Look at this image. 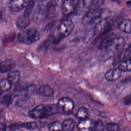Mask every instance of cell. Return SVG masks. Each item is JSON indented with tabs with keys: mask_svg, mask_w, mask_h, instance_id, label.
<instances>
[{
	"mask_svg": "<svg viewBox=\"0 0 131 131\" xmlns=\"http://www.w3.org/2000/svg\"><path fill=\"white\" fill-rule=\"evenodd\" d=\"M125 44V41L123 37H115L108 46L100 54L99 60L105 61L112 57H115L123 50Z\"/></svg>",
	"mask_w": 131,
	"mask_h": 131,
	"instance_id": "cell-1",
	"label": "cell"
},
{
	"mask_svg": "<svg viewBox=\"0 0 131 131\" xmlns=\"http://www.w3.org/2000/svg\"><path fill=\"white\" fill-rule=\"evenodd\" d=\"M60 109L55 104H39L29 111V115L34 119H44L59 112Z\"/></svg>",
	"mask_w": 131,
	"mask_h": 131,
	"instance_id": "cell-2",
	"label": "cell"
},
{
	"mask_svg": "<svg viewBox=\"0 0 131 131\" xmlns=\"http://www.w3.org/2000/svg\"><path fill=\"white\" fill-rule=\"evenodd\" d=\"M74 28V25L73 21L70 19L62 20L59 25L57 31L56 36L53 37V42L57 43L66 37L69 36Z\"/></svg>",
	"mask_w": 131,
	"mask_h": 131,
	"instance_id": "cell-3",
	"label": "cell"
},
{
	"mask_svg": "<svg viewBox=\"0 0 131 131\" xmlns=\"http://www.w3.org/2000/svg\"><path fill=\"white\" fill-rule=\"evenodd\" d=\"M40 38V33L35 28H31L25 31L19 33L17 36L19 42L24 44H32Z\"/></svg>",
	"mask_w": 131,
	"mask_h": 131,
	"instance_id": "cell-4",
	"label": "cell"
},
{
	"mask_svg": "<svg viewBox=\"0 0 131 131\" xmlns=\"http://www.w3.org/2000/svg\"><path fill=\"white\" fill-rule=\"evenodd\" d=\"M57 105L60 110L69 113L73 111L75 104L73 100L69 97H62L58 99Z\"/></svg>",
	"mask_w": 131,
	"mask_h": 131,
	"instance_id": "cell-5",
	"label": "cell"
},
{
	"mask_svg": "<svg viewBox=\"0 0 131 131\" xmlns=\"http://www.w3.org/2000/svg\"><path fill=\"white\" fill-rule=\"evenodd\" d=\"M110 28V25L106 21V19H101L97 23L92 30L93 35H97L101 36L107 33Z\"/></svg>",
	"mask_w": 131,
	"mask_h": 131,
	"instance_id": "cell-6",
	"label": "cell"
},
{
	"mask_svg": "<svg viewBox=\"0 0 131 131\" xmlns=\"http://www.w3.org/2000/svg\"><path fill=\"white\" fill-rule=\"evenodd\" d=\"M46 1L39 2L40 4L38 5V7L36 8L33 15L34 20L36 21H40L43 19L47 15V13L49 9V6L47 3H46Z\"/></svg>",
	"mask_w": 131,
	"mask_h": 131,
	"instance_id": "cell-7",
	"label": "cell"
},
{
	"mask_svg": "<svg viewBox=\"0 0 131 131\" xmlns=\"http://www.w3.org/2000/svg\"><path fill=\"white\" fill-rule=\"evenodd\" d=\"M93 0H78L77 2L74 12L76 15L86 14L89 10Z\"/></svg>",
	"mask_w": 131,
	"mask_h": 131,
	"instance_id": "cell-8",
	"label": "cell"
},
{
	"mask_svg": "<svg viewBox=\"0 0 131 131\" xmlns=\"http://www.w3.org/2000/svg\"><path fill=\"white\" fill-rule=\"evenodd\" d=\"M101 19L100 9L96 10H89L84 16L83 18V23L85 25L90 24L94 21Z\"/></svg>",
	"mask_w": 131,
	"mask_h": 131,
	"instance_id": "cell-9",
	"label": "cell"
},
{
	"mask_svg": "<svg viewBox=\"0 0 131 131\" xmlns=\"http://www.w3.org/2000/svg\"><path fill=\"white\" fill-rule=\"evenodd\" d=\"M31 0H10L9 3V9L13 12H17L26 8Z\"/></svg>",
	"mask_w": 131,
	"mask_h": 131,
	"instance_id": "cell-10",
	"label": "cell"
},
{
	"mask_svg": "<svg viewBox=\"0 0 131 131\" xmlns=\"http://www.w3.org/2000/svg\"><path fill=\"white\" fill-rule=\"evenodd\" d=\"M77 2L76 0H64L62 4V12L68 16L74 12Z\"/></svg>",
	"mask_w": 131,
	"mask_h": 131,
	"instance_id": "cell-11",
	"label": "cell"
},
{
	"mask_svg": "<svg viewBox=\"0 0 131 131\" xmlns=\"http://www.w3.org/2000/svg\"><path fill=\"white\" fill-rule=\"evenodd\" d=\"M131 52L127 48L123 49L121 52L114 57V59L113 61V64L114 66L120 64L123 61L129 59L131 56Z\"/></svg>",
	"mask_w": 131,
	"mask_h": 131,
	"instance_id": "cell-12",
	"label": "cell"
},
{
	"mask_svg": "<svg viewBox=\"0 0 131 131\" xmlns=\"http://www.w3.org/2000/svg\"><path fill=\"white\" fill-rule=\"evenodd\" d=\"M94 123L89 118L80 120L77 124L78 131H92Z\"/></svg>",
	"mask_w": 131,
	"mask_h": 131,
	"instance_id": "cell-13",
	"label": "cell"
},
{
	"mask_svg": "<svg viewBox=\"0 0 131 131\" xmlns=\"http://www.w3.org/2000/svg\"><path fill=\"white\" fill-rule=\"evenodd\" d=\"M122 71L118 68L110 69L106 72L104 77L106 80L108 81H115L121 77Z\"/></svg>",
	"mask_w": 131,
	"mask_h": 131,
	"instance_id": "cell-14",
	"label": "cell"
},
{
	"mask_svg": "<svg viewBox=\"0 0 131 131\" xmlns=\"http://www.w3.org/2000/svg\"><path fill=\"white\" fill-rule=\"evenodd\" d=\"M15 66V61L11 59H5L0 62V73L10 72Z\"/></svg>",
	"mask_w": 131,
	"mask_h": 131,
	"instance_id": "cell-15",
	"label": "cell"
},
{
	"mask_svg": "<svg viewBox=\"0 0 131 131\" xmlns=\"http://www.w3.org/2000/svg\"><path fill=\"white\" fill-rule=\"evenodd\" d=\"M29 101V98L26 95H17L12 98L11 103L18 107H23Z\"/></svg>",
	"mask_w": 131,
	"mask_h": 131,
	"instance_id": "cell-16",
	"label": "cell"
},
{
	"mask_svg": "<svg viewBox=\"0 0 131 131\" xmlns=\"http://www.w3.org/2000/svg\"><path fill=\"white\" fill-rule=\"evenodd\" d=\"M37 93L41 96L51 97L53 96L54 92L53 89L49 85L43 84L41 85L37 90Z\"/></svg>",
	"mask_w": 131,
	"mask_h": 131,
	"instance_id": "cell-17",
	"label": "cell"
},
{
	"mask_svg": "<svg viewBox=\"0 0 131 131\" xmlns=\"http://www.w3.org/2000/svg\"><path fill=\"white\" fill-rule=\"evenodd\" d=\"M7 78L12 85L18 83L20 80V73L18 70H12L9 72Z\"/></svg>",
	"mask_w": 131,
	"mask_h": 131,
	"instance_id": "cell-18",
	"label": "cell"
},
{
	"mask_svg": "<svg viewBox=\"0 0 131 131\" xmlns=\"http://www.w3.org/2000/svg\"><path fill=\"white\" fill-rule=\"evenodd\" d=\"M119 30L125 33H131V19H124L118 25Z\"/></svg>",
	"mask_w": 131,
	"mask_h": 131,
	"instance_id": "cell-19",
	"label": "cell"
},
{
	"mask_svg": "<svg viewBox=\"0 0 131 131\" xmlns=\"http://www.w3.org/2000/svg\"><path fill=\"white\" fill-rule=\"evenodd\" d=\"M62 131H73L75 126V122L72 119H66L62 123Z\"/></svg>",
	"mask_w": 131,
	"mask_h": 131,
	"instance_id": "cell-20",
	"label": "cell"
},
{
	"mask_svg": "<svg viewBox=\"0 0 131 131\" xmlns=\"http://www.w3.org/2000/svg\"><path fill=\"white\" fill-rule=\"evenodd\" d=\"M115 37L113 34H111L105 36L103 38V39L101 40L100 43L99 44L98 49L100 50H104Z\"/></svg>",
	"mask_w": 131,
	"mask_h": 131,
	"instance_id": "cell-21",
	"label": "cell"
},
{
	"mask_svg": "<svg viewBox=\"0 0 131 131\" xmlns=\"http://www.w3.org/2000/svg\"><path fill=\"white\" fill-rule=\"evenodd\" d=\"M30 23V20L28 17L21 16L19 17L16 21V25L17 27L20 29H25L27 27Z\"/></svg>",
	"mask_w": 131,
	"mask_h": 131,
	"instance_id": "cell-22",
	"label": "cell"
},
{
	"mask_svg": "<svg viewBox=\"0 0 131 131\" xmlns=\"http://www.w3.org/2000/svg\"><path fill=\"white\" fill-rule=\"evenodd\" d=\"M76 116L77 118L79 119L80 120H82V119L88 118V109L84 106L79 107L76 112Z\"/></svg>",
	"mask_w": 131,
	"mask_h": 131,
	"instance_id": "cell-23",
	"label": "cell"
},
{
	"mask_svg": "<svg viewBox=\"0 0 131 131\" xmlns=\"http://www.w3.org/2000/svg\"><path fill=\"white\" fill-rule=\"evenodd\" d=\"M118 68L122 72L131 71V60L129 58L119 64Z\"/></svg>",
	"mask_w": 131,
	"mask_h": 131,
	"instance_id": "cell-24",
	"label": "cell"
},
{
	"mask_svg": "<svg viewBox=\"0 0 131 131\" xmlns=\"http://www.w3.org/2000/svg\"><path fill=\"white\" fill-rule=\"evenodd\" d=\"M49 131H62V123L59 121H55L51 123L48 126Z\"/></svg>",
	"mask_w": 131,
	"mask_h": 131,
	"instance_id": "cell-25",
	"label": "cell"
},
{
	"mask_svg": "<svg viewBox=\"0 0 131 131\" xmlns=\"http://www.w3.org/2000/svg\"><path fill=\"white\" fill-rule=\"evenodd\" d=\"M11 83L7 78H3L0 80V90L2 92H6L11 88Z\"/></svg>",
	"mask_w": 131,
	"mask_h": 131,
	"instance_id": "cell-26",
	"label": "cell"
},
{
	"mask_svg": "<svg viewBox=\"0 0 131 131\" xmlns=\"http://www.w3.org/2000/svg\"><path fill=\"white\" fill-rule=\"evenodd\" d=\"M18 126H19L20 127H23L29 130H34L37 128V124L35 121H31L18 124Z\"/></svg>",
	"mask_w": 131,
	"mask_h": 131,
	"instance_id": "cell-27",
	"label": "cell"
},
{
	"mask_svg": "<svg viewBox=\"0 0 131 131\" xmlns=\"http://www.w3.org/2000/svg\"><path fill=\"white\" fill-rule=\"evenodd\" d=\"M34 5H35V3L34 1L31 0L25 8V10L24 11L23 16L25 17H29V16L30 15V14H31V13L32 12V10L34 9Z\"/></svg>",
	"mask_w": 131,
	"mask_h": 131,
	"instance_id": "cell-28",
	"label": "cell"
},
{
	"mask_svg": "<svg viewBox=\"0 0 131 131\" xmlns=\"http://www.w3.org/2000/svg\"><path fill=\"white\" fill-rule=\"evenodd\" d=\"M105 126L100 120H97L94 124L92 131H104Z\"/></svg>",
	"mask_w": 131,
	"mask_h": 131,
	"instance_id": "cell-29",
	"label": "cell"
},
{
	"mask_svg": "<svg viewBox=\"0 0 131 131\" xmlns=\"http://www.w3.org/2000/svg\"><path fill=\"white\" fill-rule=\"evenodd\" d=\"M104 1L105 0H93L89 10H96L99 9V7L103 4Z\"/></svg>",
	"mask_w": 131,
	"mask_h": 131,
	"instance_id": "cell-30",
	"label": "cell"
},
{
	"mask_svg": "<svg viewBox=\"0 0 131 131\" xmlns=\"http://www.w3.org/2000/svg\"><path fill=\"white\" fill-rule=\"evenodd\" d=\"M107 131H120L119 125L116 123H107L105 125Z\"/></svg>",
	"mask_w": 131,
	"mask_h": 131,
	"instance_id": "cell-31",
	"label": "cell"
},
{
	"mask_svg": "<svg viewBox=\"0 0 131 131\" xmlns=\"http://www.w3.org/2000/svg\"><path fill=\"white\" fill-rule=\"evenodd\" d=\"M123 102L125 104H131V94L126 96L123 99Z\"/></svg>",
	"mask_w": 131,
	"mask_h": 131,
	"instance_id": "cell-32",
	"label": "cell"
},
{
	"mask_svg": "<svg viewBox=\"0 0 131 131\" xmlns=\"http://www.w3.org/2000/svg\"><path fill=\"white\" fill-rule=\"evenodd\" d=\"M64 0H54L55 4H56L57 5H62L63 2Z\"/></svg>",
	"mask_w": 131,
	"mask_h": 131,
	"instance_id": "cell-33",
	"label": "cell"
},
{
	"mask_svg": "<svg viewBox=\"0 0 131 131\" xmlns=\"http://www.w3.org/2000/svg\"><path fill=\"white\" fill-rule=\"evenodd\" d=\"M5 126L4 124L0 122V131H5Z\"/></svg>",
	"mask_w": 131,
	"mask_h": 131,
	"instance_id": "cell-34",
	"label": "cell"
},
{
	"mask_svg": "<svg viewBox=\"0 0 131 131\" xmlns=\"http://www.w3.org/2000/svg\"><path fill=\"white\" fill-rule=\"evenodd\" d=\"M127 49L129 50V51L131 52V43L128 45V48H127Z\"/></svg>",
	"mask_w": 131,
	"mask_h": 131,
	"instance_id": "cell-35",
	"label": "cell"
},
{
	"mask_svg": "<svg viewBox=\"0 0 131 131\" xmlns=\"http://www.w3.org/2000/svg\"><path fill=\"white\" fill-rule=\"evenodd\" d=\"M10 131H21V130H20L17 128H15V129H12Z\"/></svg>",
	"mask_w": 131,
	"mask_h": 131,
	"instance_id": "cell-36",
	"label": "cell"
},
{
	"mask_svg": "<svg viewBox=\"0 0 131 131\" xmlns=\"http://www.w3.org/2000/svg\"><path fill=\"white\" fill-rule=\"evenodd\" d=\"M2 18H3V14H2V12H0V21L2 19Z\"/></svg>",
	"mask_w": 131,
	"mask_h": 131,
	"instance_id": "cell-37",
	"label": "cell"
},
{
	"mask_svg": "<svg viewBox=\"0 0 131 131\" xmlns=\"http://www.w3.org/2000/svg\"><path fill=\"white\" fill-rule=\"evenodd\" d=\"M38 2H45V1H46L47 0H37Z\"/></svg>",
	"mask_w": 131,
	"mask_h": 131,
	"instance_id": "cell-38",
	"label": "cell"
},
{
	"mask_svg": "<svg viewBox=\"0 0 131 131\" xmlns=\"http://www.w3.org/2000/svg\"><path fill=\"white\" fill-rule=\"evenodd\" d=\"M129 59H130V60H131V57H130V58H129Z\"/></svg>",
	"mask_w": 131,
	"mask_h": 131,
	"instance_id": "cell-39",
	"label": "cell"
}]
</instances>
